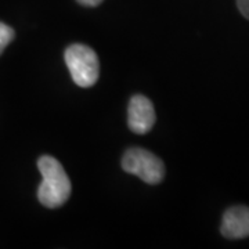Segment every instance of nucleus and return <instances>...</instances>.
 Instances as JSON below:
<instances>
[{
  "mask_svg": "<svg viewBox=\"0 0 249 249\" xmlns=\"http://www.w3.org/2000/svg\"><path fill=\"white\" fill-rule=\"evenodd\" d=\"M82 6H88V7H96L103 0H76Z\"/></svg>",
  "mask_w": 249,
  "mask_h": 249,
  "instance_id": "nucleus-8",
  "label": "nucleus"
},
{
  "mask_svg": "<svg viewBox=\"0 0 249 249\" xmlns=\"http://www.w3.org/2000/svg\"><path fill=\"white\" fill-rule=\"evenodd\" d=\"M220 232L227 240H242L249 237V208L235 205L229 208L222 219Z\"/></svg>",
  "mask_w": 249,
  "mask_h": 249,
  "instance_id": "nucleus-5",
  "label": "nucleus"
},
{
  "mask_svg": "<svg viewBox=\"0 0 249 249\" xmlns=\"http://www.w3.org/2000/svg\"><path fill=\"white\" fill-rule=\"evenodd\" d=\"M65 64L73 82L79 88H91L100 75V62L96 52L86 45H71L65 50Z\"/></svg>",
  "mask_w": 249,
  "mask_h": 249,
  "instance_id": "nucleus-2",
  "label": "nucleus"
},
{
  "mask_svg": "<svg viewBox=\"0 0 249 249\" xmlns=\"http://www.w3.org/2000/svg\"><path fill=\"white\" fill-rule=\"evenodd\" d=\"M237 7L244 17L249 19V0H237Z\"/></svg>",
  "mask_w": 249,
  "mask_h": 249,
  "instance_id": "nucleus-7",
  "label": "nucleus"
},
{
  "mask_svg": "<svg viewBox=\"0 0 249 249\" xmlns=\"http://www.w3.org/2000/svg\"><path fill=\"white\" fill-rule=\"evenodd\" d=\"M14 36H16V32L13 28L0 22V54L4 52V49L14 39Z\"/></svg>",
  "mask_w": 249,
  "mask_h": 249,
  "instance_id": "nucleus-6",
  "label": "nucleus"
},
{
  "mask_svg": "<svg viewBox=\"0 0 249 249\" xmlns=\"http://www.w3.org/2000/svg\"><path fill=\"white\" fill-rule=\"evenodd\" d=\"M37 168L43 178L37 190L40 204L49 209L65 204L71 196V181L61 163L50 155H43L37 160Z\"/></svg>",
  "mask_w": 249,
  "mask_h": 249,
  "instance_id": "nucleus-1",
  "label": "nucleus"
},
{
  "mask_svg": "<svg viewBox=\"0 0 249 249\" xmlns=\"http://www.w3.org/2000/svg\"><path fill=\"white\" fill-rule=\"evenodd\" d=\"M122 168L148 184H158L165 176L163 162L152 152L142 148H130L124 152Z\"/></svg>",
  "mask_w": 249,
  "mask_h": 249,
  "instance_id": "nucleus-3",
  "label": "nucleus"
},
{
  "mask_svg": "<svg viewBox=\"0 0 249 249\" xmlns=\"http://www.w3.org/2000/svg\"><path fill=\"white\" fill-rule=\"evenodd\" d=\"M155 109L152 103L144 96H133L127 108L129 129L137 134L148 133L155 124Z\"/></svg>",
  "mask_w": 249,
  "mask_h": 249,
  "instance_id": "nucleus-4",
  "label": "nucleus"
}]
</instances>
